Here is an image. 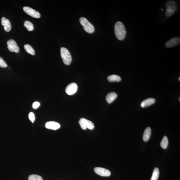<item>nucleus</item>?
<instances>
[{"label": "nucleus", "mask_w": 180, "mask_h": 180, "mask_svg": "<svg viewBox=\"0 0 180 180\" xmlns=\"http://www.w3.org/2000/svg\"><path fill=\"white\" fill-rule=\"evenodd\" d=\"M81 24L83 26L84 30L87 32L91 34L95 31V28L91 23L86 18L81 17L79 19Z\"/></svg>", "instance_id": "obj_4"}, {"label": "nucleus", "mask_w": 180, "mask_h": 180, "mask_svg": "<svg viewBox=\"0 0 180 180\" xmlns=\"http://www.w3.org/2000/svg\"><path fill=\"white\" fill-rule=\"evenodd\" d=\"M23 10L28 15L33 18H39L41 17L40 14L31 7H25L23 8Z\"/></svg>", "instance_id": "obj_7"}, {"label": "nucleus", "mask_w": 180, "mask_h": 180, "mask_svg": "<svg viewBox=\"0 0 180 180\" xmlns=\"http://www.w3.org/2000/svg\"><path fill=\"white\" fill-rule=\"evenodd\" d=\"M161 10H163H163L162 9H161Z\"/></svg>", "instance_id": "obj_27"}, {"label": "nucleus", "mask_w": 180, "mask_h": 180, "mask_svg": "<svg viewBox=\"0 0 180 180\" xmlns=\"http://www.w3.org/2000/svg\"><path fill=\"white\" fill-rule=\"evenodd\" d=\"M152 134V130L150 127H148L144 131L143 139L145 142L148 141L150 139Z\"/></svg>", "instance_id": "obj_15"}, {"label": "nucleus", "mask_w": 180, "mask_h": 180, "mask_svg": "<svg viewBox=\"0 0 180 180\" xmlns=\"http://www.w3.org/2000/svg\"><path fill=\"white\" fill-rule=\"evenodd\" d=\"M179 81H180V77H179Z\"/></svg>", "instance_id": "obj_25"}, {"label": "nucleus", "mask_w": 180, "mask_h": 180, "mask_svg": "<svg viewBox=\"0 0 180 180\" xmlns=\"http://www.w3.org/2000/svg\"><path fill=\"white\" fill-rule=\"evenodd\" d=\"M60 125L59 123L55 121H51L46 123L45 127L48 129L56 130L60 128Z\"/></svg>", "instance_id": "obj_12"}, {"label": "nucleus", "mask_w": 180, "mask_h": 180, "mask_svg": "<svg viewBox=\"0 0 180 180\" xmlns=\"http://www.w3.org/2000/svg\"><path fill=\"white\" fill-rule=\"evenodd\" d=\"M114 32L117 39L123 41L126 35V30L124 25L120 22H117L114 25Z\"/></svg>", "instance_id": "obj_1"}, {"label": "nucleus", "mask_w": 180, "mask_h": 180, "mask_svg": "<svg viewBox=\"0 0 180 180\" xmlns=\"http://www.w3.org/2000/svg\"><path fill=\"white\" fill-rule=\"evenodd\" d=\"M159 175H160L159 169L158 167H156L154 169L150 180H158Z\"/></svg>", "instance_id": "obj_18"}, {"label": "nucleus", "mask_w": 180, "mask_h": 180, "mask_svg": "<svg viewBox=\"0 0 180 180\" xmlns=\"http://www.w3.org/2000/svg\"><path fill=\"white\" fill-rule=\"evenodd\" d=\"M77 88L78 86L76 83H71L66 87V92L68 95H72L76 93Z\"/></svg>", "instance_id": "obj_9"}, {"label": "nucleus", "mask_w": 180, "mask_h": 180, "mask_svg": "<svg viewBox=\"0 0 180 180\" xmlns=\"http://www.w3.org/2000/svg\"><path fill=\"white\" fill-rule=\"evenodd\" d=\"M80 126L83 130L87 128L90 130H93L95 128V125L91 121L85 118H81L79 121Z\"/></svg>", "instance_id": "obj_5"}, {"label": "nucleus", "mask_w": 180, "mask_h": 180, "mask_svg": "<svg viewBox=\"0 0 180 180\" xmlns=\"http://www.w3.org/2000/svg\"><path fill=\"white\" fill-rule=\"evenodd\" d=\"M180 38L179 37H175L169 40L165 43V46L167 48H171L179 44Z\"/></svg>", "instance_id": "obj_10"}, {"label": "nucleus", "mask_w": 180, "mask_h": 180, "mask_svg": "<svg viewBox=\"0 0 180 180\" xmlns=\"http://www.w3.org/2000/svg\"><path fill=\"white\" fill-rule=\"evenodd\" d=\"M29 118L30 120L32 123L34 122L35 120V114L32 112H30L29 114Z\"/></svg>", "instance_id": "obj_23"}, {"label": "nucleus", "mask_w": 180, "mask_h": 180, "mask_svg": "<svg viewBox=\"0 0 180 180\" xmlns=\"http://www.w3.org/2000/svg\"><path fill=\"white\" fill-rule=\"evenodd\" d=\"M1 24L4 26V29L6 32H8L11 30L12 25L9 20L5 17L2 18Z\"/></svg>", "instance_id": "obj_11"}, {"label": "nucleus", "mask_w": 180, "mask_h": 180, "mask_svg": "<svg viewBox=\"0 0 180 180\" xmlns=\"http://www.w3.org/2000/svg\"><path fill=\"white\" fill-rule=\"evenodd\" d=\"M108 80L110 82H119L121 81V77L116 75H112L108 77Z\"/></svg>", "instance_id": "obj_16"}, {"label": "nucleus", "mask_w": 180, "mask_h": 180, "mask_svg": "<svg viewBox=\"0 0 180 180\" xmlns=\"http://www.w3.org/2000/svg\"><path fill=\"white\" fill-rule=\"evenodd\" d=\"M179 101H180V97L179 98Z\"/></svg>", "instance_id": "obj_26"}, {"label": "nucleus", "mask_w": 180, "mask_h": 180, "mask_svg": "<svg viewBox=\"0 0 180 180\" xmlns=\"http://www.w3.org/2000/svg\"><path fill=\"white\" fill-rule=\"evenodd\" d=\"M118 95L114 92H111L109 93L106 97V100L108 104H111L116 99Z\"/></svg>", "instance_id": "obj_14"}, {"label": "nucleus", "mask_w": 180, "mask_h": 180, "mask_svg": "<svg viewBox=\"0 0 180 180\" xmlns=\"http://www.w3.org/2000/svg\"><path fill=\"white\" fill-rule=\"evenodd\" d=\"M61 56L64 64L69 66L72 62V56L66 48L62 47L60 49Z\"/></svg>", "instance_id": "obj_3"}, {"label": "nucleus", "mask_w": 180, "mask_h": 180, "mask_svg": "<svg viewBox=\"0 0 180 180\" xmlns=\"http://www.w3.org/2000/svg\"><path fill=\"white\" fill-rule=\"evenodd\" d=\"M94 171L97 174L102 177H108L110 176L111 175V172L110 171L102 167H95L94 168Z\"/></svg>", "instance_id": "obj_8"}, {"label": "nucleus", "mask_w": 180, "mask_h": 180, "mask_svg": "<svg viewBox=\"0 0 180 180\" xmlns=\"http://www.w3.org/2000/svg\"><path fill=\"white\" fill-rule=\"evenodd\" d=\"M40 106V103L38 102H35L33 103L32 105L33 108L34 109H37Z\"/></svg>", "instance_id": "obj_24"}, {"label": "nucleus", "mask_w": 180, "mask_h": 180, "mask_svg": "<svg viewBox=\"0 0 180 180\" xmlns=\"http://www.w3.org/2000/svg\"><path fill=\"white\" fill-rule=\"evenodd\" d=\"M7 48L9 51L12 52L18 53L20 52V49L15 41L10 39L7 41Z\"/></svg>", "instance_id": "obj_6"}, {"label": "nucleus", "mask_w": 180, "mask_h": 180, "mask_svg": "<svg viewBox=\"0 0 180 180\" xmlns=\"http://www.w3.org/2000/svg\"><path fill=\"white\" fill-rule=\"evenodd\" d=\"M28 180H43V179L39 175H32L29 176Z\"/></svg>", "instance_id": "obj_21"}, {"label": "nucleus", "mask_w": 180, "mask_h": 180, "mask_svg": "<svg viewBox=\"0 0 180 180\" xmlns=\"http://www.w3.org/2000/svg\"><path fill=\"white\" fill-rule=\"evenodd\" d=\"M7 66V64L3 58L0 57V67L5 68Z\"/></svg>", "instance_id": "obj_22"}, {"label": "nucleus", "mask_w": 180, "mask_h": 180, "mask_svg": "<svg viewBox=\"0 0 180 180\" xmlns=\"http://www.w3.org/2000/svg\"><path fill=\"white\" fill-rule=\"evenodd\" d=\"M156 99L153 98H148L144 100L141 102V106L142 108H144L150 106L155 103Z\"/></svg>", "instance_id": "obj_13"}, {"label": "nucleus", "mask_w": 180, "mask_h": 180, "mask_svg": "<svg viewBox=\"0 0 180 180\" xmlns=\"http://www.w3.org/2000/svg\"><path fill=\"white\" fill-rule=\"evenodd\" d=\"M24 26L29 31H32L34 30V26L32 23L28 21H26L24 23Z\"/></svg>", "instance_id": "obj_20"}, {"label": "nucleus", "mask_w": 180, "mask_h": 180, "mask_svg": "<svg viewBox=\"0 0 180 180\" xmlns=\"http://www.w3.org/2000/svg\"><path fill=\"white\" fill-rule=\"evenodd\" d=\"M166 12L165 15L167 17L171 16L175 13L177 8V4L175 1H169L166 4Z\"/></svg>", "instance_id": "obj_2"}, {"label": "nucleus", "mask_w": 180, "mask_h": 180, "mask_svg": "<svg viewBox=\"0 0 180 180\" xmlns=\"http://www.w3.org/2000/svg\"><path fill=\"white\" fill-rule=\"evenodd\" d=\"M24 48L27 53L30 54L31 55H34L35 54V51L34 49L30 45L26 44L24 46Z\"/></svg>", "instance_id": "obj_19"}, {"label": "nucleus", "mask_w": 180, "mask_h": 180, "mask_svg": "<svg viewBox=\"0 0 180 180\" xmlns=\"http://www.w3.org/2000/svg\"><path fill=\"white\" fill-rule=\"evenodd\" d=\"M168 144V139L166 136H164L163 138L162 141L160 143V145L163 149H165L167 147Z\"/></svg>", "instance_id": "obj_17"}]
</instances>
